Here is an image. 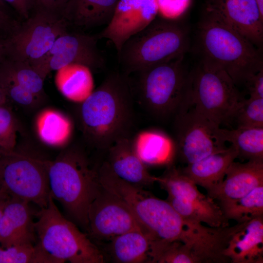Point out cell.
Masks as SVG:
<instances>
[{
    "mask_svg": "<svg viewBox=\"0 0 263 263\" xmlns=\"http://www.w3.org/2000/svg\"><path fill=\"white\" fill-rule=\"evenodd\" d=\"M134 100L129 75L109 74L79 103L78 119L86 141L94 149L107 151L118 139L130 136Z\"/></svg>",
    "mask_w": 263,
    "mask_h": 263,
    "instance_id": "6da1fadb",
    "label": "cell"
},
{
    "mask_svg": "<svg viewBox=\"0 0 263 263\" xmlns=\"http://www.w3.org/2000/svg\"><path fill=\"white\" fill-rule=\"evenodd\" d=\"M196 33L200 61L224 71L236 86L263 69L261 50L214 16L203 12Z\"/></svg>",
    "mask_w": 263,
    "mask_h": 263,
    "instance_id": "7a4b0ae2",
    "label": "cell"
},
{
    "mask_svg": "<svg viewBox=\"0 0 263 263\" xmlns=\"http://www.w3.org/2000/svg\"><path fill=\"white\" fill-rule=\"evenodd\" d=\"M184 57L135 72V81L131 80L134 100L156 120L173 118L193 106L191 71L186 68Z\"/></svg>",
    "mask_w": 263,
    "mask_h": 263,
    "instance_id": "3957f363",
    "label": "cell"
},
{
    "mask_svg": "<svg viewBox=\"0 0 263 263\" xmlns=\"http://www.w3.org/2000/svg\"><path fill=\"white\" fill-rule=\"evenodd\" d=\"M48 176L53 199L69 219L88 232V209L101 188L97 168L92 167L81 148L72 146L49 160Z\"/></svg>",
    "mask_w": 263,
    "mask_h": 263,
    "instance_id": "277c9868",
    "label": "cell"
},
{
    "mask_svg": "<svg viewBox=\"0 0 263 263\" xmlns=\"http://www.w3.org/2000/svg\"><path fill=\"white\" fill-rule=\"evenodd\" d=\"M97 171L101 185L128 206L154 242L168 244L180 241L187 235L189 222L167 200L155 197L142 187L121 179L106 161L97 168Z\"/></svg>",
    "mask_w": 263,
    "mask_h": 263,
    "instance_id": "5b68a950",
    "label": "cell"
},
{
    "mask_svg": "<svg viewBox=\"0 0 263 263\" xmlns=\"http://www.w3.org/2000/svg\"><path fill=\"white\" fill-rule=\"evenodd\" d=\"M190 46L189 29L183 21L156 17L124 43L118 61L129 75L185 56Z\"/></svg>",
    "mask_w": 263,
    "mask_h": 263,
    "instance_id": "8992f818",
    "label": "cell"
},
{
    "mask_svg": "<svg viewBox=\"0 0 263 263\" xmlns=\"http://www.w3.org/2000/svg\"><path fill=\"white\" fill-rule=\"evenodd\" d=\"M37 242L57 263H103L102 251L75 223L60 212L50 195L47 206L35 214Z\"/></svg>",
    "mask_w": 263,
    "mask_h": 263,
    "instance_id": "52a82bcc",
    "label": "cell"
},
{
    "mask_svg": "<svg viewBox=\"0 0 263 263\" xmlns=\"http://www.w3.org/2000/svg\"><path fill=\"white\" fill-rule=\"evenodd\" d=\"M193 105L217 126L232 123L244 98L224 71L199 61L191 71Z\"/></svg>",
    "mask_w": 263,
    "mask_h": 263,
    "instance_id": "ba28073f",
    "label": "cell"
},
{
    "mask_svg": "<svg viewBox=\"0 0 263 263\" xmlns=\"http://www.w3.org/2000/svg\"><path fill=\"white\" fill-rule=\"evenodd\" d=\"M49 160L16 151H5L0 157V189L11 197L47 206L50 195Z\"/></svg>",
    "mask_w": 263,
    "mask_h": 263,
    "instance_id": "9c48e42d",
    "label": "cell"
},
{
    "mask_svg": "<svg viewBox=\"0 0 263 263\" xmlns=\"http://www.w3.org/2000/svg\"><path fill=\"white\" fill-rule=\"evenodd\" d=\"M36 9L35 14L2 41L6 57L31 66L46 55L68 26L61 15Z\"/></svg>",
    "mask_w": 263,
    "mask_h": 263,
    "instance_id": "30bf717a",
    "label": "cell"
},
{
    "mask_svg": "<svg viewBox=\"0 0 263 263\" xmlns=\"http://www.w3.org/2000/svg\"><path fill=\"white\" fill-rule=\"evenodd\" d=\"M157 182L167 191V201L185 219L213 228L228 225L220 206L202 193L181 170L171 168L164 175L157 177Z\"/></svg>",
    "mask_w": 263,
    "mask_h": 263,
    "instance_id": "8fae6325",
    "label": "cell"
},
{
    "mask_svg": "<svg viewBox=\"0 0 263 263\" xmlns=\"http://www.w3.org/2000/svg\"><path fill=\"white\" fill-rule=\"evenodd\" d=\"M97 34L66 31L55 41L46 55L31 66L44 80L53 71L72 64H80L92 69L103 68L105 60L97 46Z\"/></svg>",
    "mask_w": 263,
    "mask_h": 263,
    "instance_id": "7c38bea8",
    "label": "cell"
},
{
    "mask_svg": "<svg viewBox=\"0 0 263 263\" xmlns=\"http://www.w3.org/2000/svg\"><path fill=\"white\" fill-rule=\"evenodd\" d=\"M173 120L176 153L187 164L227 148L214 137L213 130L217 126L193 106L175 116Z\"/></svg>",
    "mask_w": 263,
    "mask_h": 263,
    "instance_id": "4fadbf2b",
    "label": "cell"
},
{
    "mask_svg": "<svg viewBox=\"0 0 263 263\" xmlns=\"http://www.w3.org/2000/svg\"><path fill=\"white\" fill-rule=\"evenodd\" d=\"M88 218V233L99 241L108 242L132 231L149 235L128 206L102 186L89 207Z\"/></svg>",
    "mask_w": 263,
    "mask_h": 263,
    "instance_id": "5bb4252c",
    "label": "cell"
},
{
    "mask_svg": "<svg viewBox=\"0 0 263 263\" xmlns=\"http://www.w3.org/2000/svg\"><path fill=\"white\" fill-rule=\"evenodd\" d=\"M203 12L219 19L261 50L263 15L256 0H206Z\"/></svg>",
    "mask_w": 263,
    "mask_h": 263,
    "instance_id": "9a60e30c",
    "label": "cell"
},
{
    "mask_svg": "<svg viewBox=\"0 0 263 263\" xmlns=\"http://www.w3.org/2000/svg\"><path fill=\"white\" fill-rule=\"evenodd\" d=\"M158 15L156 0H119L110 22L98 34L114 45L117 53L124 43L138 33Z\"/></svg>",
    "mask_w": 263,
    "mask_h": 263,
    "instance_id": "2e32d148",
    "label": "cell"
},
{
    "mask_svg": "<svg viewBox=\"0 0 263 263\" xmlns=\"http://www.w3.org/2000/svg\"><path fill=\"white\" fill-rule=\"evenodd\" d=\"M222 255L232 263H263V217L226 226Z\"/></svg>",
    "mask_w": 263,
    "mask_h": 263,
    "instance_id": "e0dca14e",
    "label": "cell"
},
{
    "mask_svg": "<svg viewBox=\"0 0 263 263\" xmlns=\"http://www.w3.org/2000/svg\"><path fill=\"white\" fill-rule=\"evenodd\" d=\"M29 203L10 197L4 209L0 225L1 247L21 244H34L37 242Z\"/></svg>",
    "mask_w": 263,
    "mask_h": 263,
    "instance_id": "ac0fdd59",
    "label": "cell"
},
{
    "mask_svg": "<svg viewBox=\"0 0 263 263\" xmlns=\"http://www.w3.org/2000/svg\"><path fill=\"white\" fill-rule=\"evenodd\" d=\"M263 185V161H233L222 183L208 196L220 202L234 200Z\"/></svg>",
    "mask_w": 263,
    "mask_h": 263,
    "instance_id": "d6986e66",
    "label": "cell"
},
{
    "mask_svg": "<svg viewBox=\"0 0 263 263\" xmlns=\"http://www.w3.org/2000/svg\"><path fill=\"white\" fill-rule=\"evenodd\" d=\"M106 160L112 171L121 179L140 187L157 182L136 153L130 136L115 142L106 151Z\"/></svg>",
    "mask_w": 263,
    "mask_h": 263,
    "instance_id": "ffe728a7",
    "label": "cell"
},
{
    "mask_svg": "<svg viewBox=\"0 0 263 263\" xmlns=\"http://www.w3.org/2000/svg\"><path fill=\"white\" fill-rule=\"evenodd\" d=\"M237 158V151L231 145L223 150L187 164L181 170L197 186L205 188L209 193L222 183L228 167Z\"/></svg>",
    "mask_w": 263,
    "mask_h": 263,
    "instance_id": "44dd1931",
    "label": "cell"
},
{
    "mask_svg": "<svg viewBox=\"0 0 263 263\" xmlns=\"http://www.w3.org/2000/svg\"><path fill=\"white\" fill-rule=\"evenodd\" d=\"M119 0H69L61 15L68 26L88 29L107 25Z\"/></svg>",
    "mask_w": 263,
    "mask_h": 263,
    "instance_id": "7402d4cb",
    "label": "cell"
},
{
    "mask_svg": "<svg viewBox=\"0 0 263 263\" xmlns=\"http://www.w3.org/2000/svg\"><path fill=\"white\" fill-rule=\"evenodd\" d=\"M154 241L138 231L127 232L108 241L107 255L114 263H152Z\"/></svg>",
    "mask_w": 263,
    "mask_h": 263,
    "instance_id": "603a6c76",
    "label": "cell"
},
{
    "mask_svg": "<svg viewBox=\"0 0 263 263\" xmlns=\"http://www.w3.org/2000/svg\"><path fill=\"white\" fill-rule=\"evenodd\" d=\"M133 144L136 153L146 165L170 164L176 154L174 141L158 131L141 132Z\"/></svg>",
    "mask_w": 263,
    "mask_h": 263,
    "instance_id": "cb8c5ba5",
    "label": "cell"
},
{
    "mask_svg": "<svg viewBox=\"0 0 263 263\" xmlns=\"http://www.w3.org/2000/svg\"><path fill=\"white\" fill-rule=\"evenodd\" d=\"M214 137L222 144L231 143L238 157L248 161H263V128L227 129L216 126Z\"/></svg>",
    "mask_w": 263,
    "mask_h": 263,
    "instance_id": "d4e9b609",
    "label": "cell"
},
{
    "mask_svg": "<svg viewBox=\"0 0 263 263\" xmlns=\"http://www.w3.org/2000/svg\"><path fill=\"white\" fill-rule=\"evenodd\" d=\"M55 83L67 99L80 103L93 92L94 79L91 69L80 64H72L57 70Z\"/></svg>",
    "mask_w": 263,
    "mask_h": 263,
    "instance_id": "484cf974",
    "label": "cell"
},
{
    "mask_svg": "<svg viewBox=\"0 0 263 263\" xmlns=\"http://www.w3.org/2000/svg\"><path fill=\"white\" fill-rule=\"evenodd\" d=\"M35 126L40 140L52 147L65 146L72 133V124L69 119L52 109H45L38 114Z\"/></svg>",
    "mask_w": 263,
    "mask_h": 263,
    "instance_id": "4316f807",
    "label": "cell"
},
{
    "mask_svg": "<svg viewBox=\"0 0 263 263\" xmlns=\"http://www.w3.org/2000/svg\"><path fill=\"white\" fill-rule=\"evenodd\" d=\"M219 206L228 220L237 223L263 217V185L238 199L220 202Z\"/></svg>",
    "mask_w": 263,
    "mask_h": 263,
    "instance_id": "83f0119b",
    "label": "cell"
},
{
    "mask_svg": "<svg viewBox=\"0 0 263 263\" xmlns=\"http://www.w3.org/2000/svg\"><path fill=\"white\" fill-rule=\"evenodd\" d=\"M0 74L40 97L43 93L44 79L28 63L6 56L0 67Z\"/></svg>",
    "mask_w": 263,
    "mask_h": 263,
    "instance_id": "f1b7e54d",
    "label": "cell"
},
{
    "mask_svg": "<svg viewBox=\"0 0 263 263\" xmlns=\"http://www.w3.org/2000/svg\"><path fill=\"white\" fill-rule=\"evenodd\" d=\"M0 263H57L37 242L34 244L0 247Z\"/></svg>",
    "mask_w": 263,
    "mask_h": 263,
    "instance_id": "f546056e",
    "label": "cell"
},
{
    "mask_svg": "<svg viewBox=\"0 0 263 263\" xmlns=\"http://www.w3.org/2000/svg\"><path fill=\"white\" fill-rule=\"evenodd\" d=\"M233 122L236 128H263V98H244L235 112Z\"/></svg>",
    "mask_w": 263,
    "mask_h": 263,
    "instance_id": "4dcf8cb0",
    "label": "cell"
},
{
    "mask_svg": "<svg viewBox=\"0 0 263 263\" xmlns=\"http://www.w3.org/2000/svg\"><path fill=\"white\" fill-rule=\"evenodd\" d=\"M19 130L17 120L6 103L0 105V149L5 151L15 150Z\"/></svg>",
    "mask_w": 263,
    "mask_h": 263,
    "instance_id": "1f68e13d",
    "label": "cell"
},
{
    "mask_svg": "<svg viewBox=\"0 0 263 263\" xmlns=\"http://www.w3.org/2000/svg\"><path fill=\"white\" fill-rule=\"evenodd\" d=\"M0 87L4 91L7 100L22 106H33L40 97L1 74H0Z\"/></svg>",
    "mask_w": 263,
    "mask_h": 263,
    "instance_id": "d6a6232c",
    "label": "cell"
},
{
    "mask_svg": "<svg viewBox=\"0 0 263 263\" xmlns=\"http://www.w3.org/2000/svg\"><path fill=\"white\" fill-rule=\"evenodd\" d=\"M158 14L169 19H177L182 17L190 5L191 0H156Z\"/></svg>",
    "mask_w": 263,
    "mask_h": 263,
    "instance_id": "836d02e7",
    "label": "cell"
},
{
    "mask_svg": "<svg viewBox=\"0 0 263 263\" xmlns=\"http://www.w3.org/2000/svg\"><path fill=\"white\" fill-rule=\"evenodd\" d=\"M244 85L249 97L263 98V69L251 76Z\"/></svg>",
    "mask_w": 263,
    "mask_h": 263,
    "instance_id": "e575fe53",
    "label": "cell"
},
{
    "mask_svg": "<svg viewBox=\"0 0 263 263\" xmlns=\"http://www.w3.org/2000/svg\"><path fill=\"white\" fill-rule=\"evenodd\" d=\"M69 0H34V7L51 12L61 13Z\"/></svg>",
    "mask_w": 263,
    "mask_h": 263,
    "instance_id": "d590c367",
    "label": "cell"
},
{
    "mask_svg": "<svg viewBox=\"0 0 263 263\" xmlns=\"http://www.w3.org/2000/svg\"><path fill=\"white\" fill-rule=\"evenodd\" d=\"M9 3L25 19L30 16L31 10L34 7V0H1Z\"/></svg>",
    "mask_w": 263,
    "mask_h": 263,
    "instance_id": "8d00e7d4",
    "label": "cell"
},
{
    "mask_svg": "<svg viewBox=\"0 0 263 263\" xmlns=\"http://www.w3.org/2000/svg\"><path fill=\"white\" fill-rule=\"evenodd\" d=\"M12 27L9 17L0 9V31Z\"/></svg>",
    "mask_w": 263,
    "mask_h": 263,
    "instance_id": "74e56055",
    "label": "cell"
},
{
    "mask_svg": "<svg viewBox=\"0 0 263 263\" xmlns=\"http://www.w3.org/2000/svg\"><path fill=\"white\" fill-rule=\"evenodd\" d=\"M11 197L3 190L0 189V225L4 208Z\"/></svg>",
    "mask_w": 263,
    "mask_h": 263,
    "instance_id": "f35d334b",
    "label": "cell"
},
{
    "mask_svg": "<svg viewBox=\"0 0 263 263\" xmlns=\"http://www.w3.org/2000/svg\"><path fill=\"white\" fill-rule=\"evenodd\" d=\"M5 58L6 54L2 41H0V67Z\"/></svg>",
    "mask_w": 263,
    "mask_h": 263,
    "instance_id": "ab89813d",
    "label": "cell"
},
{
    "mask_svg": "<svg viewBox=\"0 0 263 263\" xmlns=\"http://www.w3.org/2000/svg\"><path fill=\"white\" fill-rule=\"evenodd\" d=\"M7 100V98L4 92L0 87V105L6 103Z\"/></svg>",
    "mask_w": 263,
    "mask_h": 263,
    "instance_id": "60d3db41",
    "label": "cell"
},
{
    "mask_svg": "<svg viewBox=\"0 0 263 263\" xmlns=\"http://www.w3.org/2000/svg\"><path fill=\"white\" fill-rule=\"evenodd\" d=\"M261 13L263 15V0H256Z\"/></svg>",
    "mask_w": 263,
    "mask_h": 263,
    "instance_id": "b9f144b4",
    "label": "cell"
},
{
    "mask_svg": "<svg viewBox=\"0 0 263 263\" xmlns=\"http://www.w3.org/2000/svg\"><path fill=\"white\" fill-rule=\"evenodd\" d=\"M5 150H4L1 149H0V157L1 156V155L3 154V153L5 151Z\"/></svg>",
    "mask_w": 263,
    "mask_h": 263,
    "instance_id": "7bdbcfd3",
    "label": "cell"
},
{
    "mask_svg": "<svg viewBox=\"0 0 263 263\" xmlns=\"http://www.w3.org/2000/svg\"><path fill=\"white\" fill-rule=\"evenodd\" d=\"M2 3V1L1 0H0V4H1Z\"/></svg>",
    "mask_w": 263,
    "mask_h": 263,
    "instance_id": "ee69618b",
    "label": "cell"
}]
</instances>
